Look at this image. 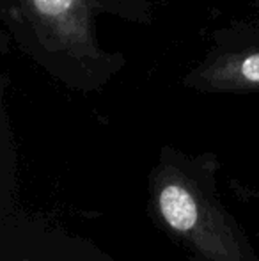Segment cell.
Listing matches in <instances>:
<instances>
[{
  "label": "cell",
  "mask_w": 259,
  "mask_h": 261,
  "mask_svg": "<svg viewBox=\"0 0 259 261\" xmlns=\"http://www.w3.org/2000/svg\"><path fill=\"white\" fill-rule=\"evenodd\" d=\"M155 0H0V25L13 45L69 89L100 91L126 66V55L101 45V16L155 23Z\"/></svg>",
  "instance_id": "cell-1"
},
{
  "label": "cell",
  "mask_w": 259,
  "mask_h": 261,
  "mask_svg": "<svg viewBox=\"0 0 259 261\" xmlns=\"http://www.w3.org/2000/svg\"><path fill=\"white\" fill-rule=\"evenodd\" d=\"M6 86H7L6 76L0 73V119H2V98H4V91H6ZM0 134H2V132H0Z\"/></svg>",
  "instance_id": "cell-4"
},
{
  "label": "cell",
  "mask_w": 259,
  "mask_h": 261,
  "mask_svg": "<svg viewBox=\"0 0 259 261\" xmlns=\"http://www.w3.org/2000/svg\"><path fill=\"white\" fill-rule=\"evenodd\" d=\"M181 82L197 93L257 94L259 23L236 21L217 29L208 50Z\"/></svg>",
  "instance_id": "cell-3"
},
{
  "label": "cell",
  "mask_w": 259,
  "mask_h": 261,
  "mask_svg": "<svg viewBox=\"0 0 259 261\" xmlns=\"http://www.w3.org/2000/svg\"><path fill=\"white\" fill-rule=\"evenodd\" d=\"M211 160L195 169L163 164L158 174L156 208L176 233L203 261H259L256 249L236 219L215 194Z\"/></svg>",
  "instance_id": "cell-2"
}]
</instances>
